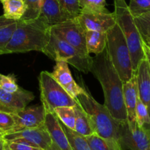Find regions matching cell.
Masks as SVG:
<instances>
[{
    "mask_svg": "<svg viewBox=\"0 0 150 150\" xmlns=\"http://www.w3.org/2000/svg\"><path fill=\"white\" fill-rule=\"evenodd\" d=\"M6 135V132H4L3 130L0 129V138H4V135Z\"/></svg>",
    "mask_w": 150,
    "mask_h": 150,
    "instance_id": "39",
    "label": "cell"
},
{
    "mask_svg": "<svg viewBox=\"0 0 150 150\" xmlns=\"http://www.w3.org/2000/svg\"><path fill=\"white\" fill-rule=\"evenodd\" d=\"M90 72L100 83L106 107L111 116L120 123L127 122L123 98V82L110 59L107 49L92 57Z\"/></svg>",
    "mask_w": 150,
    "mask_h": 150,
    "instance_id": "1",
    "label": "cell"
},
{
    "mask_svg": "<svg viewBox=\"0 0 150 150\" xmlns=\"http://www.w3.org/2000/svg\"><path fill=\"white\" fill-rule=\"evenodd\" d=\"M39 18L51 27L70 19L64 13L57 0H43Z\"/></svg>",
    "mask_w": 150,
    "mask_h": 150,
    "instance_id": "18",
    "label": "cell"
},
{
    "mask_svg": "<svg viewBox=\"0 0 150 150\" xmlns=\"http://www.w3.org/2000/svg\"><path fill=\"white\" fill-rule=\"evenodd\" d=\"M76 19L84 31L107 32L117 24L114 12L111 13L107 9L101 10H81Z\"/></svg>",
    "mask_w": 150,
    "mask_h": 150,
    "instance_id": "9",
    "label": "cell"
},
{
    "mask_svg": "<svg viewBox=\"0 0 150 150\" xmlns=\"http://www.w3.org/2000/svg\"><path fill=\"white\" fill-rule=\"evenodd\" d=\"M136 123L141 127L150 129V116L146 105L138 96L136 107Z\"/></svg>",
    "mask_w": 150,
    "mask_h": 150,
    "instance_id": "27",
    "label": "cell"
},
{
    "mask_svg": "<svg viewBox=\"0 0 150 150\" xmlns=\"http://www.w3.org/2000/svg\"><path fill=\"white\" fill-rule=\"evenodd\" d=\"M114 16L116 22L121 29L130 51L132 66L136 71L139 62L144 57L143 39L135 24L134 19L125 0H114Z\"/></svg>",
    "mask_w": 150,
    "mask_h": 150,
    "instance_id": "4",
    "label": "cell"
},
{
    "mask_svg": "<svg viewBox=\"0 0 150 150\" xmlns=\"http://www.w3.org/2000/svg\"><path fill=\"white\" fill-rule=\"evenodd\" d=\"M45 112V126L59 150H72L61 122L54 112Z\"/></svg>",
    "mask_w": 150,
    "mask_h": 150,
    "instance_id": "16",
    "label": "cell"
},
{
    "mask_svg": "<svg viewBox=\"0 0 150 150\" xmlns=\"http://www.w3.org/2000/svg\"><path fill=\"white\" fill-rule=\"evenodd\" d=\"M138 88L136 74L127 82H123V98L127 118V124L130 128H134L137 125L136 116V107L137 103Z\"/></svg>",
    "mask_w": 150,
    "mask_h": 150,
    "instance_id": "15",
    "label": "cell"
},
{
    "mask_svg": "<svg viewBox=\"0 0 150 150\" xmlns=\"http://www.w3.org/2000/svg\"><path fill=\"white\" fill-rule=\"evenodd\" d=\"M51 37V26L40 18L31 21H16L15 29L7 46L10 53H24L31 51L42 52Z\"/></svg>",
    "mask_w": 150,
    "mask_h": 150,
    "instance_id": "2",
    "label": "cell"
},
{
    "mask_svg": "<svg viewBox=\"0 0 150 150\" xmlns=\"http://www.w3.org/2000/svg\"><path fill=\"white\" fill-rule=\"evenodd\" d=\"M20 87L14 74L4 75L0 74V89L9 93L17 91Z\"/></svg>",
    "mask_w": 150,
    "mask_h": 150,
    "instance_id": "31",
    "label": "cell"
},
{
    "mask_svg": "<svg viewBox=\"0 0 150 150\" xmlns=\"http://www.w3.org/2000/svg\"><path fill=\"white\" fill-rule=\"evenodd\" d=\"M47 57L56 60H64L84 74L90 72L92 57L81 52L75 47L59 39L51 32L49 42L42 51Z\"/></svg>",
    "mask_w": 150,
    "mask_h": 150,
    "instance_id": "6",
    "label": "cell"
},
{
    "mask_svg": "<svg viewBox=\"0 0 150 150\" xmlns=\"http://www.w3.org/2000/svg\"><path fill=\"white\" fill-rule=\"evenodd\" d=\"M61 124L67 135L72 150H92L86 141V137L78 133L73 129H70L62 123H61Z\"/></svg>",
    "mask_w": 150,
    "mask_h": 150,
    "instance_id": "23",
    "label": "cell"
},
{
    "mask_svg": "<svg viewBox=\"0 0 150 150\" xmlns=\"http://www.w3.org/2000/svg\"><path fill=\"white\" fill-rule=\"evenodd\" d=\"M81 10H101L106 9L105 0H79Z\"/></svg>",
    "mask_w": 150,
    "mask_h": 150,
    "instance_id": "32",
    "label": "cell"
},
{
    "mask_svg": "<svg viewBox=\"0 0 150 150\" xmlns=\"http://www.w3.org/2000/svg\"><path fill=\"white\" fill-rule=\"evenodd\" d=\"M143 41H144V40H143ZM144 42L146 43V45H147L148 46H149V48H150V37H149V38H146V39L144 40Z\"/></svg>",
    "mask_w": 150,
    "mask_h": 150,
    "instance_id": "38",
    "label": "cell"
},
{
    "mask_svg": "<svg viewBox=\"0 0 150 150\" xmlns=\"http://www.w3.org/2000/svg\"><path fill=\"white\" fill-rule=\"evenodd\" d=\"M3 7V16L13 21L20 20L26 11L24 0H0Z\"/></svg>",
    "mask_w": 150,
    "mask_h": 150,
    "instance_id": "21",
    "label": "cell"
},
{
    "mask_svg": "<svg viewBox=\"0 0 150 150\" xmlns=\"http://www.w3.org/2000/svg\"><path fill=\"white\" fill-rule=\"evenodd\" d=\"M16 21L0 29V55L7 54L6 46L16 28Z\"/></svg>",
    "mask_w": 150,
    "mask_h": 150,
    "instance_id": "29",
    "label": "cell"
},
{
    "mask_svg": "<svg viewBox=\"0 0 150 150\" xmlns=\"http://www.w3.org/2000/svg\"><path fill=\"white\" fill-rule=\"evenodd\" d=\"M138 30L144 41L150 37V10L133 17Z\"/></svg>",
    "mask_w": 150,
    "mask_h": 150,
    "instance_id": "26",
    "label": "cell"
},
{
    "mask_svg": "<svg viewBox=\"0 0 150 150\" xmlns=\"http://www.w3.org/2000/svg\"><path fill=\"white\" fill-rule=\"evenodd\" d=\"M51 74L66 92L75 99L84 92L83 87L79 85L73 79L68 63L66 61L56 60V65Z\"/></svg>",
    "mask_w": 150,
    "mask_h": 150,
    "instance_id": "14",
    "label": "cell"
},
{
    "mask_svg": "<svg viewBox=\"0 0 150 150\" xmlns=\"http://www.w3.org/2000/svg\"><path fill=\"white\" fill-rule=\"evenodd\" d=\"M120 143L123 150H150V129L138 125L130 128L127 122L121 123Z\"/></svg>",
    "mask_w": 150,
    "mask_h": 150,
    "instance_id": "10",
    "label": "cell"
},
{
    "mask_svg": "<svg viewBox=\"0 0 150 150\" xmlns=\"http://www.w3.org/2000/svg\"><path fill=\"white\" fill-rule=\"evenodd\" d=\"M51 32L86 54H88L85 42V31L76 18L68 19L51 27Z\"/></svg>",
    "mask_w": 150,
    "mask_h": 150,
    "instance_id": "8",
    "label": "cell"
},
{
    "mask_svg": "<svg viewBox=\"0 0 150 150\" xmlns=\"http://www.w3.org/2000/svg\"><path fill=\"white\" fill-rule=\"evenodd\" d=\"M35 99L31 91L19 88L17 91L9 93L0 89V110L10 114H16L27 107Z\"/></svg>",
    "mask_w": 150,
    "mask_h": 150,
    "instance_id": "13",
    "label": "cell"
},
{
    "mask_svg": "<svg viewBox=\"0 0 150 150\" xmlns=\"http://www.w3.org/2000/svg\"><path fill=\"white\" fill-rule=\"evenodd\" d=\"M16 21H13V20H10V19H7L4 17V16H0V29L4 26H8V25L14 23L16 22Z\"/></svg>",
    "mask_w": 150,
    "mask_h": 150,
    "instance_id": "36",
    "label": "cell"
},
{
    "mask_svg": "<svg viewBox=\"0 0 150 150\" xmlns=\"http://www.w3.org/2000/svg\"><path fill=\"white\" fill-rule=\"evenodd\" d=\"M74 110L76 114L74 130L85 137L95 133L90 118L85 112V110L82 108L79 101L74 107Z\"/></svg>",
    "mask_w": 150,
    "mask_h": 150,
    "instance_id": "20",
    "label": "cell"
},
{
    "mask_svg": "<svg viewBox=\"0 0 150 150\" xmlns=\"http://www.w3.org/2000/svg\"><path fill=\"white\" fill-rule=\"evenodd\" d=\"M64 13L69 19H74L81 12L79 0H57Z\"/></svg>",
    "mask_w": 150,
    "mask_h": 150,
    "instance_id": "28",
    "label": "cell"
},
{
    "mask_svg": "<svg viewBox=\"0 0 150 150\" xmlns=\"http://www.w3.org/2000/svg\"><path fill=\"white\" fill-rule=\"evenodd\" d=\"M15 126V120L13 114L0 110V129L8 133Z\"/></svg>",
    "mask_w": 150,
    "mask_h": 150,
    "instance_id": "33",
    "label": "cell"
},
{
    "mask_svg": "<svg viewBox=\"0 0 150 150\" xmlns=\"http://www.w3.org/2000/svg\"><path fill=\"white\" fill-rule=\"evenodd\" d=\"M86 139L92 150H123L120 142L102 138L96 133L86 136Z\"/></svg>",
    "mask_w": 150,
    "mask_h": 150,
    "instance_id": "22",
    "label": "cell"
},
{
    "mask_svg": "<svg viewBox=\"0 0 150 150\" xmlns=\"http://www.w3.org/2000/svg\"><path fill=\"white\" fill-rule=\"evenodd\" d=\"M54 113L61 123L74 130L76 121L74 107H58L54 109Z\"/></svg>",
    "mask_w": 150,
    "mask_h": 150,
    "instance_id": "24",
    "label": "cell"
},
{
    "mask_svg": "<svg viewBox=\"0 0 150 150\" xmlns=\"http://www.w3.org/2000/svg\"><path fill=\"white\" fill-rule=\"evenodd\" d=\"M38 80L41 102L45 111L54 112L58 107H75L78 104L77 99L70 96L50 72L41 71Z\"/></svg>",
    "mask_w": 150,
    "mask_h": 150,
    "instance_id": "7",
    "label": "cell"
},
{
    "mask_svg": "<svg viewBox=\"0 0 150 150\" xmlns=\"http://www.w3.org/2000/svg\"><path fill=\"white\" fill-rule=\"evenodd\" d=\"M85 42L88 54H100L106 47L107 32L85 31Z\"/></svg>",
    "mask_w": 150,
    "mask_h": 150,
    "instance_id": "19",
    "label": "cell"
},
{
    "mask_svg": "<svg viewBox=\"0 0 150 150\" xmlns=\"http://www.w3.org/2000/svg\"><path fill=\"white\" fill-rule=\"evenodd\" d=\"M106 49L111 63L122 81L125 82L130 80L135 71L125 38L117 24L107 32Z\"/></svg>",
    "mask_w": 150,
    "mask_h": 150,
    "instance_id": "5",
    "label": "cell"
},
{
    "mask_svg": "<svg viewBox=\"0 0 150 150\" xmlns=\"http://www.w3.org/2000/svg\"><path fill=\"white\" fill-rule=\"evenodd\" d=\"M143 49H144V57L146 58V61H147L148 65H149V70H150V48L146 44V43L143 41Z\"/></svg>",
    "mask_w": 150,
    "mask_h": 150,
    "instance_id": "35",
    "label": "cell"
},
{
    "mask_svg": "<svg viewBox=\"0 0 150 150\" xmlns=\"http://www.w3.org/2000/svg\"><path fill=\"white\" fill-rule=\"evenodd\" d=\"M135 74L139 97L146 105L150 116V70L145 57L139 62Z\"/></svg>",
    "mask_w": 150,
    "mask_h": 150,
    "instance_id": "17",
    "label": "cell"
},
{
    "mask_svg": "<svg viewBox=\"0 0 150 150\" xmlns=\"http://www.w3.org/2000/svg\"><path fill=\"white\" fill-rule=\"evenodd\" d=\"M128 8L133 17L150 10V0H130Z\"/></svg>",
    "mask_w": 150,
    "mask_h": 150,
    "instance_id": "30",
    "label": "cell"
},
{
    "mask_svg": "<svg viewBox=\"0 0 150 150\" xmlns=\"http://www.w3.org/2000/svg\"><path fill=\"white\" fill-rule=\"evenodd\" d=\"M16 138H23L33 144L34 146L43 150H59L52 141L45 126L6 134L4 136V139L6 141Z\"/></svg>",
    "mask_w": 150,
    "mask_h": 150,
    "instance_id": "12",
    "label": "cell"
},
{
    "mask_svg": "<svg viewBox=\"0 0 150 150\" xmlns=\"http://www.w3.org/2000/svg\"><path fill=\"white\" fill-rule=\"evenodd\" d=\"M0 150H6V141L4 138H0Z\"/></svg>",
    "mask_w": 150,
    "mask_h": 150,
    "instance_id": "37",
    "label": "cell"
},
{
    "mask_svg": "<svg viewBox=\"0 0 150 150\" xmlns=\"http://www.w3.org/2000/svg\"><path fill=\"white\" fill-rule=\"evenodd\" d=\"M6 149L10 150H43L42 149L38 147L32 146L13 142V141H6Z\"/></svg>",
    "mask_w": 150,
    "mask_h": 150,
    "instance_id": "34",
    "label": "cell"
},
{
    "mask_svg": "<svg viewBox=\"0 0 150 150\" xmlns=\"http://www.w3.org/2000/svg\"><path fill=\"white\" fill-rule=\"evenodd\" d=\"M45 115V112L42 104L26 107L21 111L13 114L15 126L7 134L44 126Z\"/></svg>",
    "mask_w": 150,
    "mask_h": 150,
    "instance_id": "11",
    "label": "cell"
},
{
    "mask_svg": "<svg viewBox=\"0 0 150 150\" xmlns=\"http://www.w3.org/2000/svg\"><path fill=\"white\" fill-rule=\"evenodd\" d=\"M26 11L21 19L18 21H31L36 20L40 15L43 0H24Z\"/></svg>",
    "mask_w": 150,
    "mask_h": 150,
    "instance_id": "25",
    "label": "cell"
},
{
    "mask_svg": "<svg viewBox=\"0 0 150 150\" xmlns=\"http://www.w3.org/2000/svg\"><path fill=\"white\" fill-rule=\"evenodd\" d=\"M83 87L84 92L76 99L90 118L95 133L102 138L120 142L121 123L111 116L104 104H100L94 99L87 87L84 85Z\"/></svg>",
    "mask_w": 150,
    "mask_h": 150,
    "instance_id": "3",
    "label": "cell"
},
{
    "mask_svg": "<svg viewBox=\"0 0 150 150\" xmlns=\"http://www.w3.org/2000/svg\"><path fill=\"white\" fill-rule=\"evenodd\" d=\"M6 150H10V149H6Z\"/></svg>",
    "mask_w": 150,
    "mask_h": 150,
    "instance_id": "40",
    "label": "cell"
}]
</instances>
